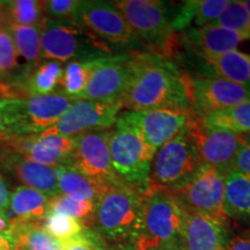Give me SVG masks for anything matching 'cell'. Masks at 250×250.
Listing matches in <instances>:
<instances>
[{"instance_id":"21","label":"cell","mask_w":250,"mask_h":250,"mask_svg":"<svg viewBox=\"0 0 250 250\" xmlns=\"http://www.w3.org/2000/svg\"><path fill=\"white\" fill-rule=\"evenodd\" d=\"M195 55L202 62L205 78H219L250 88V55L237 49L219 55Z\"/></svg>"},{"instance_id":"9","label":"cell","mask_w":250,"mask_h":250,"mask_svg":"<svg viewBox=\"0 0 250 250\" xmlns=\"http://www.w3.org/2000/svg\"><path fill=\"white\" fill-rule=\"evenodd\" d=\"M137 36L147 46L165 48L174 35L173 15L167 2L159 0H117L111 1Z\"/></svg>"},{"instance_id":"26","label":"cell","mask_w":250,"mask_h":250,"mask_svg":"<svg viewBox=\"0 0 250 250\" xmlns=\"http://www.w3.org/2000/svg\"><path fill=\"white\" fill-rule=\"evenodd\" d=\"M11 219V218H9ZM13 250H61V245L42 228V223L11 219Z\"/></svg>"},{"instance_id":"14","label":"cell","mask_w":250,"mask_h":250,"mask_svg":"<svg viewBox=\"0 0 250 250\" xmlns=\"http://www.w3.org/2000/svg\"><path fill=\"white\" fill-rule=\"evenodd\" d=\"M190 110L204 117L250 101V88L219 78H186Z\"/></svg>"},{"instance_id":"25","label":"cell","mask_w":250,"mask_h":250,"mask_svg":"<svg viewBox=\"0 0 250 250\" xmlns=\"http://www.w3.org/2000/svg\"><path fill=\"white\" fill-rule=\"evenodd\" d=\"M58 195L71 198L98 202L109 184L98 182L81 174L70 166L57 167Z\"/></svg>"},{"instance_id":"47","label":"cell","mask_w":250,"mask_h":250,"mask_svg":"<svg viewBox=\"0 0 250 250\" xmlns=\"http://www.w3.org/2000/svg\"><path fill=\"white\" fill-rule=\"evenodd\" d=\"M247 232H248V234H249V235H250V227H249V229L247 230Z\"/></svg>"},{"instance_id":"30","label":"cell","mask_w":250,"mask_h":250,"mask_svg":"<svg viewBox=\"0 0 250 250\" xmlns=\"http://www.w3.org/2000/svg\"><path fill=\"white\" fill-rule=\"evenodd\" d=\"M95 208V202L71 198L64 195H56L50 198L48 212L66 214L68 217L79 220L85 227L86 225H93Z\"/></svg>"},{"instance_id":"24","label":"cell","mask_w":250,"mask_h":250,"mask_svg":"<svg viewBox=\"0 0 250 250\" xmlns=\"http://www.w3.org/2000/svg\"><path fill=\"white\" fill-rule=\"evenodd\" d=\"M224 212L227 218L250 220V176L230 170L225 176Z\"/></svg>"},{"instance_id":"44","label":"cell","mask_w":250,"mask_h":250,"mask_svg":"<svg viewBox=\"0 0 250 250\" xmlns=\"http://www.w3.org/2000/svg\"><path fill=\"white\" fill-rule=\"evenodd\" d=\"M153 250H182V247H181V242H180V243H173V245L160 247V248H156Z\"/></svg>"},{"instance_id":"11","label":"cell","mask_w":250,"mask_h":250,"mask_svg":"<svg viewBox=\"0 0 250 250\" xmlns=\"http://www.w3.org/2000/svg\"><path fill=\"white\" fill-rule=\"evenodd\" d=\"M188 131L204 167L214 168L225 175L233 170L237 153L245 144L242 134L208 126L196 115L188 124Z\"/></svg>"},{"instance_id":"6","label":"cell","mask_w":250,"mask_h":250,"mask_svg":"<svg viewBox=\"0 0 250 250\" xmlns=\"http://www.w3.org/2000/svg\"><path fill=\"white\" fill-rule=\"evenodd\" d=\"M186 211L167 191L145 196L142 228L134 242L137 250H153L181 242Z\"/></svg>"},{"instance_id":"38","label":"cell","mask_w":250,"mask_h":250,"mask_svg":"<svg viewBox=\"0 0 250 250\" xmlns=\"http://www.w3.org/2000/svg\"><path fill=\"white\" fill-rule=\"evenodd\" d=\"M233 170L241 171V173L250 176V145L243 144L242 147L237 153L235 161L233 165Z\"/></svg>"},{"instance_id":"37","label":"cell","mask_w":250,"mask_h":250,"mask_svg":"<svg viewBox=\"0 0 250 250\" xmlns=\"http://www.w3.org/2000/svg\"><path fill=\"white\" fill-rule=\"evenodd\" d=\"M0 250H13L11 219L4 210H0Z\"/></svg>"},{"instance_id":"36","label":"cell","mask_w":250,"mask_h":250,"mask_svg":"<svg viewBox=\"0 0 250 250\" xmlns=\"http://www.w3.org/2000/svg\"><path fill=\"white\" fill-rule=\"evenodd\" d=\"M59 245L61 250H103L104 240L94 230L83 229L78 236Z\"/></svg>"},{"instance_id":"15","label":"cell","mask_w":250,"mask_h":250,"mask_svg":"<svg viewBox=\"0 0 250 250\" xmlns=\"http://www.w3.org/2000/svg\"><path fill=\"white\" fill-rule=\"evenodd\" d=\"M110 134L111 129L90 131L76 137L68 166L98 182L110 184L120 181L112 167Z\"/></svg>"},{"instance_id":"46","label":"cell","mask_w":250,"mask_h":250,"mask_svg":"<svg viewBox=\"0 0 250 250\" xmlns=\"http://www.w3.org/2000/svg\"><path fill=\"white\" fill-rule=\"evenodd\" d=\"M242 2H243V5L247 7V9L250 12V0H247V1H242Z\"/></svg>"},{"instance_id":"10","label":"cell","mask_w":250,"mask_h":250,"mask_svg":"<svg viewBox=\"0 0 250 250\" xmlns=\"http://www.w3.org/2000/svg\"><path fill=\"white\" fill-rule=\"evenodd\" d=\"M225 176L214 168L204 167L191 181L167 192L186 212L208 215L225 223L227 219L224 212Z\"/></svg>"},{"instance_id":"39","label":"cell","mask_w":250,"mask_h":250,"mask_svg":"<svg viewBox=\"0 0 250 250\" xmlns=\"http://www.w3.org/2000/svg\"><path fill=\"white\" fill-rule=\"evenodd\" d=\"M224 250H250V235L248 232L233 236L225 245Z\"/></svg>"},{"instance_id":"5","label":"cell","mask_w":250,"mask_h":250,"mask_svg":"<svg viewBox=\"0 0 250 250\" xmlns=\"http://www.w3.org/2000/svg\"><path fill=\"white\" fill-rule=\"evenodd\" d=\"M73 100L56 92L27 99H0V112L11 137L42 133L57 123Z\"/></svg>"},{"instance_id":"12","label":"cell","mask_w":250,"mask_h":250,"mask_svg":"<svg viewBox=\"0 0 250 250\" xmlns=\"http://www.w3.org/2000/svg\"><path fill=\"white\" fill-rule=\"evenodd\" d=\"M192 116L190 110L158 108L125 110L118 115L117 120L136 130L146 145L155 153L164 144L186 129Z\"/></svg>"},{"instance_id":"4","label":"cell","mask_w":250,"mask_h":250,"mask_svg":"<svg viewBox=\"0 0 250 250\" xmlns=\"http://www.w3.org/2000/svg\"><path fill=\"white\" fill-rule=\"evenodd\" d=\"M112 55L116 54L103 41L73 21L43 20L42 61H94Z\"/></svg>"},{"instance_id":"19","label":"cell","mask_w":250,"mask_h":250,"mask_svg":"<svg viewBox=\"0 0 250 250\" xmlns=\"http://www.w3.org/2000/svg\"><path fill=\"white\" fill-rule=\"evenodd\" d=\"M224 221L208 215L186 212L181 235L182 250H224Z\"/></svg>"},{"instance_id":"31","label":"cell","mask_w":250,"mask_h":250,"mask_svg":"<svg viewBox=\"0 0 250 250\" xmlns=\"http://www.w3.org/2000/svg\"><path fill=\"white\" fill-rule=\"evenodd\" d=\"M8 24L37 26L44 20L42 1L37 0H13L4 1Z\"/></svg>"},{"instance_id":"27","label":"cell","mask_w":250,"mask_h":250,"mask_svg":"<svg viewBox=\"0 0 250 250\" xmlns=\"http://www.w3.org/2000/svg\"><path fill=\"white\" fill-rule=\"evenodd\" d=\"M96 61H71L66 62L62 68V76L59 85L58 93L66 98L80 100L88 83L90 73H92Z\"/></svg>"},{"instance_id":"17","label":"cell","mask_w":250,"mask_h":250,"mask_svg":"<svg viewBox=\"0 0 250 250\" xmlns=\"http://www.w3.org/2000/svg\"><path fill=\"white\" fill-rule=\"evenodd\" d=\"M0 147L11 149L29 161L50 167H59L70 164L74 138L42 132L29 136L9 137Z\"/></svg>"},{"instance_id":"18","label":"cell","mask_w":250,"mask_h":250,"mask_svg":"<svg viewBox=\"0 0 250 250\" xmlns=\"http://www.w3.org/2000/svg\"><path fill=\"white\" fill-rule=\"evenodd\" d=\"M0 170L24 187L50 197L58 195L57 167L29 161L11 149L0 147Z\"/></svg>"},{"instance_id":"33","label":"cell","mask_w":250,"mask_h":250,"mask_svg":"<svg viewBox=\"0 0 250 250\" xmlns=\"http://www.w3.org/2000/svg\"><path fill=\"white\" fill-rule=\"evenodd\" d=\"M42 228L59 243L73 239L83 233V225L77 219L57 212H48L42 221Z\"/></svg>"},{"instance_id":"13","label":"cell","mask_w":250,"mask_h":250,"mask_svg":"<svg viewBox=\"0 0 250 250\" xmlns=\"http://www.w3.org/2000/svg\"><path fill=\"white\" fill-rule=\"evenodd\" d=\"M123 109L121 101L76 100L54 126L45 133L76 138L90 131L110 130Z\"/></svg>"},{"instance_id":"28","label":"cell","mask_w":250,"mask_h":250,"mask_svg":"<svg viewBox=\"0 0 250 250\" xmlns=\"http://www.w3.org/2000/svg\"><path fill=\"white\" fill-rule=\"evenodd\" d=\"M204 124L211 127L230 131L236 134L250 132V101L243 102L225 110L215 111L201 117Z\"/></svg>"},{"instance_id":"42","label":"cell","mask_w":250,"mask_h":250,"mask_svg":"<svg viewBox=\"0 0 250 250\" xmlns=\"http://www.w3.org/2000/svg\"><path fill=\"white\" fill-rule=\"evenodd\" d=\"M9 134L7 132V129H6L5 126V123H4V120H2V116H1V112H0V146L4 145L6 143V140L9 138Z\"/></svg>"},{"instance_id":"23","label":"cell","mask_w":250,"mask_h":250,"mask_svg":"<svg viewBox=\"0 0 250 250\" xmlns=\"http://www.w3.org/2000/svg\"><path fill=\"white\" fill-rule=\"evenodd\" d=\"M228 5V0H191L184 1L171 20L173 29L186 30L190 24L195 28L211 26L220 18Z\"/></svg>"},{"instance_id":"22","label":"cell","mask_w":250,"mask_h":250,"mask_svg":"<svg viewBox=\"0 0 250 250\" xmlns=\"http://www.w3.org/2000/svg\"><path fill=\"white\" fill-rule=\"evenodd\" d=\"M50 198V196L31 188H14L9 197L8 217L22 223H42L49 211Z\"/></svg>"},{"instance_id":"40","label":"cell","mask_w":250,"mask_h":250,"mask_svg":"<svg viewBox=\"0 0 250 250\" xmlns=\"http://www.w3.org/2000/svg\"><path fill=\"white\" fill-rule=\"evenodd\" d=\"M9 197H11V192H9L8 184L6 182L5 177L0 173V210L7 212L9 205Z\"/></svg>"},{"instance_id":"3","label":"cell","mask_w":250,"mask_h":250,"mask_svg":"<svg viewBox=\"0 0 250 250\" xmlns=\"http://www.w3.org/2000/svg\"><path fill=\"white\" fill-rule=\"evenodd\" d=\"M203 166L188 126L156 149L148 176V193L170 191L184 186L201 171Z\"/></svg>"},{"instance_id":"32","label":"cell","mask_w":250,"mask_h":250,"mask_svg":"<svg viewBox=\"0 0 250 250\" xmlns=\"http://www.w3.org/2000/svg\"><path fill=\"white\" fill-rule=\"evenodd\" d=\"M13 37L8 26L0 31V85L17 79L24 71L27 64L20 65Z\"/></svg>"},{"instance_id":"43","label":"cell","mask_w":250,"mask_h":250,"mask_svg":"<svg viewBox=\"0 0 250 250\" xmlns=\"http://www.w3.org/2000/svg\"><path fill=\"white\" fill-rule=\"evenodd\" d=\"M7 26H8V21H7V15H6L4 1H0V31L5 29Z\"/></svg>"},{"instance_id":"8","label":"cell","mask_w":250,"mask_h":250,"mask_svg":"<svg viewBox=\"0 0 250 250\" xmlns=\"http://www.w3.org/2000/svg\"><path fill=\"white\" fill-rule=\"evenodd\" d=\"M109 147L112 167L118 179L146 196L148 176L154 152L146 145L140 134L127 124L116 121L111 129Z\"/></svg>"},{"instance_id":"2","label":"cell","mask_w":250,"mask_h":250,"mask_svg":"<svg viewBox=\"0 0 250 250\" xmlns=\"http://www.w3.org/2000/svg\"><path fill=\"white\" fill-rule=\"evenodd\" d=\"M145 196L123 181L110 183L96 202L94 225L109 243L134 245L143 221Z\"/></svg>"},{"instance_id":"34","label":"cell","mask_w":250,"mask_h":250,"mask_svg":"<svg viewBox=\"0 0 250 250\" xmlns=\"http://www.w3.org/2000/svg\"><path fill=\"white\" fill-rule=\"evenodd\" d=\"M213 24L250 35V12L242 1H228L220 18Z\"/></svg>"},{"instance_id":"45","label":"cell","mask_w":250,"mask_h":250,"mask_svg":"<svg viewBox=\"0 0 250 250\" xmlns=\"http://www.w3.org/2000/svg\"><path fill=\"white\" fill-rule=\"evenodd\" d=\"M242 137H243V140H245V143L249 144V145H250V132L242 134Z\"/></svg>"},{"instance_id":"20","label":"cell","mask_w":250,"mask_h":250,"mask_svg":"<svg viewBox=\"0 0 250 250\" xmlns=\"http://www.w3.org/2000/svg\"><path fill=\"white\" fill-rule=\"evenodd\" d=\"M184 42L195 54L219 55L236 50L239 44L250 40L249 34L239 33L211 24L203 28H189L183 34Z\"/></svg>"},{"instance_id":"41","label":"cell","mask_w":250,"mask_h":250,"mask_svg":"<svg viewBox=\"0 0 250 250\" xmlns=\"http://www.w3.org/2000/svg\"><path fill=\"white\" fill-rule=\"evenodd\" d=\"M103 250H137L133 245H126V243H105Z\"/></svg>"},{"instance_id":"7","label":"cell","mask_w":250,"mask_h":250,"mask_svg":"<svg viewBox=\"0 0 250 250\" xmlns=\"http://www.w3.org/2000/svg\"><path fill=\"white\" fill-rule=\"evenodd\" d=\"M73 22L88 30L107 44L115 54L145 52L147 45L134 34L121 12L111 1L87 0L81 1L74 14Z\"/></svg>"},{"instance_id":"16","label":"cell","mask_w":250,"mask_h":250,"mask_svg":"<svg viewBox=\"0 0 250 250\" xmlns=\"http://www.w3.org/2000/svg\"><path fill=\"white\" fill-rule=\"evenodd\" d=\"M133 54H117L99 58L80 100L121 101L130 77Z\"/></svg>"},{"instance_id":"1","label":"cell","mask_w":250,"mask_h":250,"mask_svg":"<svg viewBox=\"0 0 250 250\" xmlns=\"http://www.w3.org/2000/svg\"><path fill=\"white\" fill-rule=\"evenodd\" d=\"M121 102L126 110H190L186 77L173 62L154 52H134Z\"/></svg>"},{"instance_id":"29","label":"cell","mask_w":250,"mask_h":250,"mask_svg":"<svg viewBox=\"0 0 250 250\" xmlns=\"http://www.w3.org/2000/svg\"><path fill=\"white\" fill-rule=\"evenodd\" d=\"M8 29L18 55L26 61V64L36 65L42 61V23L37 26L8 24Z\"/></svg>"},{"instance_id":"35","label":"cell","mask_w":250,"mask_h":250,"mask_svg":"<svg viewBox=\"0 0 250 250\" xmlns=\"http://www.w3.org/2000/svg\"><path fill=\"white\" fill-rule=\"evenodd\" d=\"M80 0H46L42 1L46 18L56 21H73Z\"/></svg>"}]
</instances>
